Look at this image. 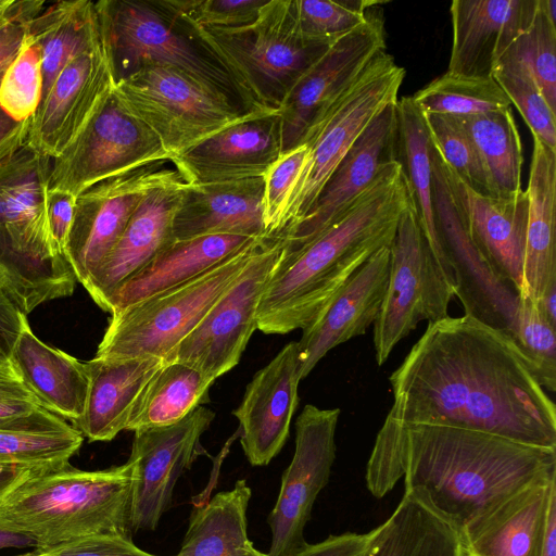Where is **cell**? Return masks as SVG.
I'll use <instances>...</instances> for the list:
<instances>
[{
	"label": "cell",
	"instance_id": "1",
	"mask_svg": "<svg viewBox=\"0 0 556 556\" xmlns=\"http://www.w3.org/2000/svg\"><path fill=\"white\" fill-rule=\"evenodd\" d=\"M386 418L556 448V408L507 333L468 315L429 323L390 376Z\"/></svg>",
	"mask_w": 556,
	"mask_h": 556
},
{
	"label": "cell",
	"instance_id": "2",
	"mask_svg": "<svg viewBox=\"0 0 556 556\" xmlns=\"http://www.w3.org/2000/svg\"><path fill=\"white\" fill-rule=\"evenodd\" d=\"M556 476V448L463 428L386 418L367 470V488L384 496L404 478L459 531L530 483Z\"/></svg>",
	"mask_w": 556,
	"mask_h": 556
},
{
	"label": "cell",
	"instance_id": "3",
	"mask_svg": "<svg viewBox=\"0 0 556 556\" xmlns=\"http://www.w3.org/2000/svg\"><path fill=\"white\" fill-rule=\"evenodd\" d=\"M414 204L402 164H389L318 236L280 255L257 307V329L285 334L309 326L374 253L391 245Z\"/></svg>",
	"mask_w": 556,
	"mask_h": 556
},
{
	"label": "cell",
	"instance_id": "4",
	"mask_svg": "<svg viewBox=\"0 0 556 556\" xmlns=\"http://www.w3.org/2000/svg\"><path fill=\"white\" fill-rule=\"evenodd\" d=\"M51 164L28 143L0 161V290L26 316L77 282L49 230Z\"/></svg>",
	"mask_w": 556,
	"mask_h": 556
},
{
	"label": "cell",
	"instance_id": "5",
	"mask_svg": "<svg viewBox=\"0 0 556 556\" xmlns=\"http://www.w3.org/2000/svg\"><path fill=\"white\" fill-rule=\"evenodd\" d=\"M132 478L128 460L103 470L36 471L0 500V523L30 536L36 548L90 534L131 540Z\"/></svg>",
	"mask_w": 556,
	"mask_h": 556
},
{
	"label": "cell",
	"instance_id": "6",
	"mask_svg": "<svg viewBox=\"0 0 556 556\" xmlns=\"http://www.w3.org/2000/svg\"><path fill=\"white\" fill-rule=\"evenodd\" d=\"M173 12L225 67L251 110H279L300 78L338 39L304 36L292 0H267L255 22L232 29L202 27Z\"/></svg>",
	"mask_w": 556,
	"mask_h": 556
},
{
	"label": "cell",
	"instance_id": "7",
	"mask_svg": "<svg viewBox=\"0 0 556 556\" xmlns=\"http://www.w3.org/2000/svg\"><path fill=\"white\" fill-rule=\"evenodd\" d=\"M96 8L115 83L146 64L168 65L251 111L233 78L164 0H100Z\"/></svg>",
	"mask_w": 556,
	"mask_h": 556
},
{
	"label": "cell",
	"instance_id": "8",
	"mask_svg": "<svg viewBox=\"0 0 556 556\" xmlns=\"http://www.w3.org/2000/svg\"><path fill=\"white\" fill-rule=\"evenodd\" d=\"M268 239H254L193 279L112 314L96 357L164 359L195 328Z\"/></svg>",
	"mask_w": 556,
	"mask_h": 556
},
{
	"label": "cell",
	"instance_id": "9",
	"mask_svg": "<svg viewBox=\"0 0 556 556\" xmlns=\"http://www.w3.org/2000/svg\"><path fill=\"white\" fill-rule=\"evenodd\" d=\"M405 74L391 54L380 51L306 130L300 143L307 148L306 161L286 204L277 238H283L307 214L358 137L382 110L399 100Z\"/></svg>",
	"mask_w": 556,
	"mask_h": 556
},
{
	"label": "cell",
	"instance_id": "10",
	"mask_svg": "<svg viewBox=\"0 0 556 556\" xmlns=\"http://www.w3.org/2000/svg\"><path fill=\"white\" fill-rule=\"evenodd\" d=\"M113 91L125 110L159 137L170 160L250 112L168 65L146 64L116 81Z\"/></svg>",
	"mask_w": 556,
	"mask_h": 556
},
{
	"label": "cell",
	"instance_id": "11",
	"mask_svg": "<svg viewBox=\"0 0 556 556\" xmlns=\"http://www.w3.org/2000/svg\"><path fill=\"white\" fill-rule=\"evenodd\" d=\"M453 296L454 287L424 235L414 204L403 212L390 245L388 286L374 323L377 364L383 365L419 323L447 317Z\"/></svg>",
	"mask_w": 556,
	"mask_h": 556
},
{
	"label": "cell",
	"instance_id": "12",
	"mask_svg": "<svg viewBox=\"0 0 556 556\" xmlns=\"http://www.w3.org/2000/svg\"><path fill=\"white\" fill-rule=\"evenodd\" d=\"M282 249L281 238L268 239L164 362L187 364L214 380L231 370L240 362L252 333L257 329V307Z\"/></svg>",
	"mask_w": 556,
	"mask_h": 556
},
{
	"label": "cell",
	"instance_id": "13",
	"mask_svg": "<svg viewBox=\"0 0 556 556\" xmlns=\"http://www.w3.org/2000/svg\"><path fill=\"white\" fill-rule=\"evenodd\" d=\"M169 160L159 137L125 110L112 89L76 140L52 160L49 190L77 197L103 179Z\"/></svg>",
	"mask_w": 556,
	"mask_h": 556
},
{
	"label": "cell",
	"instance_id": "14",
	"mask_svg": "<svg viewBox=\"0 0 556 556\" xmlns=\"http://www.w3.org/2000/svg\"><path fill=\"white\" fill-rule=\"evenodd\" d=\"M433 206L442 247L452 267L454 294L465 315L514 340L519 295L470 238L445 164L432 144Z\"/></svg>",
	"mask_w": 556,
	"mask_h": 556
},
{
	"label": "cell",
	"instance_id": "15",
	"mask_svg": "<svg viewBox=\"0 0 556 556\" xmlns=\"http://www.w3.org/2000/svg\"><path fill=\"white\" fill-rule=\"evenodd\" d=\"M339 416V408L307 404L298 417L294 454L281 476L276 504L267 517L271 532L267 556H291L307 544L304 528L330 477Z\"/></svg>",
	"mask_w": 556,
	"mask_h": 556
},
{
	"label": "cell",
	"instance_id": "16",
	"mask_svg": "<svg viewBox=\"0 0 556 556\" xmlns=\"http://www.w3.org/2000/svg\"><path fill=\"white\" fill-rule=\"evenodd\" d=\"M175 172L161 161L103 179L76 197L65 255L84 287L112 251L143 197Z\"/></svg>",
	"mask_w": 556,
	"mask_h": 556
},
{
	"label": "cell",
	"instance_id": "17",
	"mask_svg": "<svg viewBox=\"0 0 556 556\" xmlns=\"http://www.w3.org/2000/svg\"><path fill=\"white\" fill-rule=\"evenodd\" d=\"M215 413L203 405L181 420L138 429L128 462L132 466L130 525L132 531H153L172 503L175 484L204 452L200 439Z\"/></svg>",
	"mask_w": 556,
	"mask_h": 556
},
{
	"label": "cell",
	"instance_id": "18",
	"mask_svg": "<svg viewBox=\"0 0 556 556\" xmlns=\"http://www.w3.org/2000/svg\"><path fill=\"white\" fill-rule=\"evenodd\" d=\"M382 50H386L383 23L371 13L363 24L331 45L300 78L279 109L282 154L301 143L306 130Z\"/></svg>",
	"mask_w": 556,
	"mask_h": 556
},
{
	"label": "cell",
	"instance_id": "19",
	"mask_svg": "<svg viewBox=\"0 0 556 556\" xmlns=\"http://www.w3.org/2000/svg\"><path fill=\"white\" fill-rule=\"evenodd\" d=\"M396 102L368 125L339 163L307 214L283 237L288 256L318 236L366 190L391 163L399 161Z\"/></svg>",
	"mask_w": 556,
	"mask_h": 556
},
{
	"label": "cell",
	"instance_id": "20",
	"mask_svg": "<svg viewBox=\"0 0 556 556\" xmlns=\"http://www.w3.org/2000/svg\"><path fill=\"white\" fill-rule=\"evenodd\" d=\"M115 85L102 42L73 59L40 102L28 144L54 160L81 134Z\"/></svg>",
	"mask_w": 556,
	"mask_h": 556
},
{
	"label": "cell",
	"instance_id": "21",
	"mask_svg": "<svg viewBox=\"0 0 556 556\" xmlns=\"http://www.w3.org/2000/svg\"><path fill=\"white\" fill-rule=\"evenodd\" d=\"M282 155L279 110H252L169 162L188 185L263 177Z\"/></svg>",
	"mask_w": 556,
	"mask_h": 556
},
{
	"label": "cell",
	"instance_id": "22",
	"mask_svg": "<svg viewBox=\"0 0 556 556\" xmlns=\"http://www.w3.org/2000/svg\"><path fill=\"white\" fill-rule=\"evenodd\" d=\"M301 362L298 342H289L247 386L240 405L232 412L239 421V438L249 463L265 466L286 444L299 404Z\"/></svg>",
	"mask_w": 556,
	"mask_h": 556
},
{
	"label": "cell",
	"instance_id": "23",
	"mask_svg": "<svg viewBox=\"0 0 556 556\" xmlns=\"http://www.w3.org/2000/svg\"><path fill=\"white\" fill-rule=\"evenodd\" d=\"M185 186L175 168L167 179L151 189L112 251L84 287L104 312H108L115 291L174 241L173 220Z\"/></svg>",
	"mask_w": 556,
	"mask_h": 556
},
{
	"label": "cell",
	"instance_id": "24",
	"mask_svg": "<svg viewBox=\"0 0 556 556\" xmlns=\"http://www.w3.org/2000/svg\"><path fill=\"white\" fill-rule=\"evenodd\" d=\"M536 0H454L447 72L492 77L498 61L530 26Z\"/></svg>",
	"mask_w": 556,
	"mask_h": 556
},
{
	"label": "cell",
	"instance_id": "25",
	"mask_svg": "<svg viewBox=\"0 0 556 556\" xmlns=\"http://www.w3.org/2000/svg\"><path fill=\"white\" fill-rule=\"evenodd\" d=\"M390 247L374 253L298 341L301 377L305 378L333 348L364 334L380 312L388 286Z\"/></svg>",
	"mask_w": 556,
	"mask_h": 556
},
{
	"label": "cell",
	"instance_id": "26",
	"mask_svg": "<svg viewBox=\"0 0 556 556\" xmlns=\"http://www.w3.org/2000/svg\"><path fill=\"white\" fill-rule=\"evenodd\" d=\"M556 476L536 480L460 530L465 556H541Z\"/></svg>",
	"mask_w": 556,
	"mask_h": 556
},
{
	"label": "cell",
	"instance_id": "27",
	"mask_svg": "<svg viewBox=\"0 0 556 556\" xmlns=\"http://www.w3.org/2000/svg\"><path fill=\"white\" fill-rule=\"evenodd\" d=\"M264 178L188 185L173 220L174 241L211 235L268 238L263 216Z\"/></svg>",
	"mask_w": 556,
	"mask_h": 556
},
{
	"label": "cell",
	"instance_id": "28",
	"mask_svg": "<svg viewBox=\"0 0 556 556\" xmlns=\"http://www.w3.org/2000/svg\"><path fill=\"white\" fill-rule=\"evenodd\" d=\"M445 167L470 238L496 273L519 294L528 213L526 190L507 198L478 194L446 164Z\"/></svg>",
	"mask_w": 556,
	"mask_h": 556
},
{
	"label": "cell",
	"instance_id": "29",
	"mask_svg": "<svg viewBox=\"0 0 556 556\" xmlns=\"http://www.w3.org/2000/svg\"><path fill=\"white\" fill-rule=\"evenodd\" d=\"M89 390L83 416L74 427L90 442L113 440L126 430L143 388L164 364L159 357L100 358L86 362Z\"/></svg>",
	"mask_w": 556,
	"mask_h": 556
},
{
	"label": "cell",
	"instance_id": "30",
	"mask_svg": "<svg viewBox=\"0 0 556 556\" xmlns=\"http://www.w3.org/2000/svg\"><path fill=\"white\" fill-rule=\"evenodd\" d=\"M526 193L522 290L518 295L538 300L556 285V149L535 137Z\"/></svg>",
	"mask_w": 556,
	"mask_h": 556
},
{
	"label": "cell",
	"instance_id": "31",
	"mask_svg": "<svg viewBox=\"0 0 556 556\" xmlns=\"http://www.w3.org/2000/svg\"><path fill=\"white\" fill-rule=\"evenodd\" d=\"M10 358L42 407L73 422L83 416L89 390L86 363L43 343L27 319Z\"/></svg>",
	"mask_w": 556,
	"mask_h": 556
},
{
	"label": "cell",
	"instance_id": "32",
	"mask_svg": "<svg viewBox=\"0 0 556 556\" xmlns=\"http://www.w3.org/2000/svg\"><path fill=\"white\" fill-rule=\"evenodd\" d=\"M257 238L211 235L173 241L125 281L109 301L108 312H121L151 295L193 279Z\"/></svg>",
	"mask_w": 556,
	"mask_h": 556
},
{
	"label": "cell",
	"instance_id": "33",
	"mask_svg": "<svg viewBox=\"0 0 556 556\" xmlns=\"http://www.w3.org/2000/svg\"><path fill=\"white\" fill-rule=\"evenodd\" d=\"M368 534L363 556H465L459 529L413 491Z\"/></svg>",
	"mask_w": 556,
	"mask_h": 556
},
{
	"label": "cell",
	"instance_id": "34",
	"mask_svg": "<svg viewBox=\"0 0 556 556\" xmlns=\"http://www.w3.org/2000/svg\"><path fill=\"white\" fill-rule=\"evenodd\" d=\"M83 438L74 426L40 406L26 416L0 421V465L59 470L68 466Z\"/></svg>",
	"mask_w": 556,
	"mask_h": 556
},
{
	"label": "cell",
	"instance_id": "35",
	"mask_svg": "<svg viewBox=\"0 0 556 556\" xmlns=\"http://www.w3.org/2000/svg\"><path fill=\"white\" fill-rule=\"evenodd\" d=\"M399 162L409 182L424 235L447 281L455 287L442 247L433 206L432 142L422 112L412 97L397 100Z\"/></svg>",
	"mask_w": 556,
	"mask_h": 556
},
{
	"label": "cell",
	"instance_id": "36",
	"mask_svg": "<svg viewBox=\"0 0 556 556\" xmlns=\"http://www.w3.org/2000/svg\"><path fill=\"white\" fill-rule=\"evenodd\" d=\"M30 33L41 48V101L59 74L73 59L102 42L96 2L90 0L53 3L34 18Z\"/></svg>",
	"mask_w": 556,
	"mask_h": 556
},
{
	"label": "cell",
	"instance_id": "37",
	"mask_svg": "<svg viewBox=\"0 0 556 556\" xmlns=\"http://www.w3.org/2000/svg\"><path fill=\"white\" fill-rule=\"evenodd\" d=\"M252 496L245 480L218 492L193 511L175 556H247L255 547L248 536L247 511Z\"/></svg>",
	"mask_w": 556,
	"mask_h": 556
},
{
	"label": "cell",
	"instance_id": "38",
	"mask_svg": "<svg viewBox=\"0 0 556 556\" xmlns=\"http://www.w3.org/2000/svg\"><path fill=\"white\" fill-rule=\"evenodd\" d=\"M41 92V48L29 29L0 86V161L27 144Z\"/></svg>",
	"mask_w": 556,
	"mask_h": 556
},
{
	"label": "cell",
	"instance_id": "39",
	"mask_svg": "<svg viewBox=\"0 0 556 556\" xmlns=\"http://www.w3.org/2000/svg\"><path fill=\"white\" fill-rule=\"evenodd\" d=\"M215 380L180 363L164 362L141 391L131 409L126 430L175 424L204 404Z\"/></svg>",
	"mask_w": 556,
	"mask_h": 556
},
{
	"label": "cell",
	"instance_id": "40",
	"mask_svg": "<svg viewBox=\"0 0 556 556\" xmlns=\"http://www.w3.org/2000/svg\"><path fill=\"white\" fill-rule=\"evenodd\" d=\"M454 117L476 146L497 197L522 191V144L511 109Z\"/></svg>",
	"mask_w": 556,
	"mask_h": 556
},
{
	"label": "cell",
	"instance_id": "41",
	"mask_svg": "<svg viewBox=\"0 0 556 556\" xmlns=\"http://www.w3.org/2000/svg\"><path fill=\"white\" fill-rule=\"evenodd\" d=\"M424 114L467 116L510 108L493 77H471L446 72L410 96Z\"/></svg>",
	"mask_w": 556,
	"mask_h": 556
},
{
	"label": "cell",
	"instance_id": "42",
	"mask_svg": "<svg viewBox=\"0 0 556 556\" xmlns=\"http://www.w3.org/2000/svg\"><path fill=\"white\" fill-rule=\"evenodd\" d=\"M492 77L519 111L532 136L556 149V113L549 109L530 67L513 47L498 61Z\"/></svg>",
	"mask_w": 556,
	"mask_h": 556
},
{
	"label": "cell",
	"instance_id": "43",
	"mask_svg": "<svg viewBox=\"0 0 556 556\" xmlns=\"http://www.w3.org/2000/svg\"><path fill=\"white\" fill-rule=\"evenodd\" d=\"M424 117L433 147L453 174L478 194L498 198L476 146L457 118L441 114Z\"/></svg>",
	"mask_w": 556,
	"mask_h": 556
},
{
	"label": "cell",
	"instance_id": "44",
	"mask_svg": "<svg viewBox=\"0 0 556 556\" xmlns=\"http://www.w3.org/2000/svg\"><path fill=\"white\" fill-rule=\"evenodd\" d=\"M511 47L526 61L556 113V0H536L530 26Z\"/></svg>",
	"mask_w": 556,
	"mask_h": 556
},
{
	"label": "cell",
	"instance_id": "45",
	"mask_svg": "<svg viewBox=\"0 0 556 556\" xmlns=\"http://www.w3.org/2000/svg\"><path fill=\"white\" fill-rule=\"evenodd\" d=\"M529 295H519L514 341L531 362L543 389L556 391V334Z\"/></svg>",
	"mask_w": 556,
	"mask_h": 556
},
{
	"label": "cell",
	"instance_id": "46",
	"mask_svg": "<svg viewBox=\"0 0 556 556\" xmlns=\"http://www.w3.org/2000/svg\"><path fill=\"white\" fill-rule=\"evenodd\" d=\"M299 30L306 37L334 40L363 24L375 1L292 0Z\"/></svg>",
	"mask_w": 556,
	"mask_h": 556
},
{
	"label": "cell",
	"instance_id": "47",
	"mask_svg": "<svg viewBox=\"0 0 556 556\" xmlns=\"http://www.w3.org/2000/svg\"><path fill=\"white\" fill-rule=\"evenodd\" d=\"M306 156V146L300 144L283 153L263 176V216L268 238H277L282 213Z\"/></svg>",
	"mask_w": 556,
	"mask_h": 556
},
{
	"label": "cell",
	"instance_id": "48",
	"mask_svg": "<svg viewBox=\"0 0 556 556\" xmlns=\"http://www.w3.org/2000/svg\"><path fill=\"white\" fill-rule=\"evenodd\" d=\"M180 16L202 27L232 29L252 24L267 0H165Z\"/></svg>",
	"mask_w": 556,
	"mask_h": 556
},
{
	"label": "cell",
	"instance_id": "49",
	"mask_svg": "<svg viewBox=\"0 0 556 556\" xmlns=\"http://www.w3.org/2000/svg\"><path fill=\"white\" fill-rule=\"evenodd\" d=\"M16 556H157L139 548L132 540L113 534H90Z\"/></svg>",
	"mask_w": 556,
	"mask_h": 556
},
{
	"label": "cell",
	"instance_id": "50",
	"mask_svg": "<svg viewBox=\"0 0 556 556\" xmlns=\"http://www.w3.org/2000/svg\"><path fill=\"white\" fill-rule=\"evenodd\" d=\"M45 1L13 0L0 22V86L20 52L34 18L43 10Z\"/></svg>",
	"mask_w": 556,
	"mask_h": 556
},
{
	"label": "cell",
	"instance_id": "51",
	"mask_svg": "<svg viewBox=\"0 0 556 556\" xmlns=\"http://www.w3.org/2000/svg\"><path fill=\"white\" fill-rule=\"evenodd\" d=\"M40 406L11 358L0 359V421L26 416Z\"/></svg>",
	"mask_w": 556,
	"mask_h": 556
},
{
	"label": "cell",
	"instance_id": "52",
	"mask_svg": "<svg viewBox=\"0 0 556 556\" xmlns=\"http://www.w3.org/2000/svg\"><path fill=\"white\" fill-rule=\"evenodd\" d=\"M75 204V195L66 191L48 190L47 216L49 230L53 243L63 254H65L70 231L74 220Z\"/></svg>",
	"mask_w": 556,
	"mask_h": 556
},
{
	"label": "cell",
	"instance_id": "53",
	"mask_svg": "<svg viewBox=\"0 0 556 556\" xmlns=\"http://www.w3.org/2000/svg\"><path fill=\"white\" fill-rule=\"evenodd\" d=\"M368 535L353 532L329 535L321 542L307 543L291 556H363Z\"/></svg>",
	"mask_w": 556,
	"mask_h": 556
},
{
	"label": "cell",
	"instance_id": "54",
	"mask_svg": "<svg viewBox=\"0 0 556 556\" xmlns=\"http://www.w3.org/2000/svg\"><path fill=\"white\" fill-rule=\"evenodd\" d=\"M26 319V315L0 290V359L10 357Z\"/></svg>",
	"mask_w": 556,
	"mask_h": 556
},
{
	"label": "cell",
	"instance_id": "55",
	"mask_svg": "<svg viewBox=\"0 0 556 556\" xmlns=\"http://www.w3.org/2000/svg\"><path fill=\"white\" fill-rule=\"evenodd\" d=\"M36 471L20 465H0V500Z\"/></svg>",
	"mask_w": 556,
	"mask_h": 556
},
{
	"label": "cell",
	"instance_id": "56",
	"mask_svg": "<svg viewBox=\"0 0 556 556\" xmlns=\"http://www.w3.org/2000/svg\"><path fill=\"white\" fill-rule=\"evenodd\" d=\"M37 547L36 542L28 535L14 531L0 523V551L9 548Z\"/></svg>",
	"mask_w": 556,
	"mask_h": 556
},
{
	"label": "cell",
	"instance_id": "57",
	"mask_svg": "<svg viewBox=\"0 0 556 556\" xmlns=\"http://www.w3.org/2000/svg\"><path fill=\"white\" fill-rule=\"evenodd\" d=\"M535 302L543 316L556 327V285L548 288Z\"/></svg>",
	"mask_w": 556,
	"mask_h": 556
},
{
	"label": "cell",
	"instance_id": "58",
	"mask_svg": "<svg viewBox=\"0 0 556 556\" xmlns=\"http://www.w3.org/2000/svg\"><path fill=\"white\" fill-rule=\"evenodd\" d=\"M541 556H556V502L552 505Z\"/></svg>",
	"mask_w": 556,
	"mask_h": 556
},
{
	"label": "cell",
	"instance_id": "59",
	"mask_svg": "<svg viewBox=\"0 0 556 556\" xmlns=\"http://www.w3.org/2000/svg\"><path fill=\"white\" fill-rule=\"evenodd\" d=\"M13 0H0V22L4 17Z\"/></svg>",
	"mask_w": 556,
	"mask_h": 556
},
{
	"label": "cell",
	"instance_id": "60",
	"mask_svg": "<svg viewBox=\"0 0 556 556\" xmlns=\"http://www.w3.org/2000/svg\"><path fill=\"white\" fill-rule=\"evenodd\" d=\"M247 556H267V554H264L260 551H257L256 548H254L250 554H248Z\"/></svg>",
	"mask_w": 556,
	"mask_h": 556
}]
</instances>
